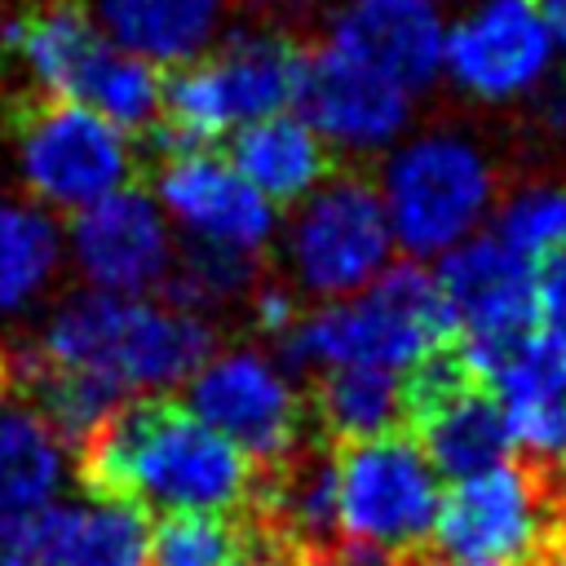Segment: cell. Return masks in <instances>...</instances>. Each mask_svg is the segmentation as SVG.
Instances as JSON below:
<instances>
[{
    "mask_svg": "<svg viewBox=\"0 0 566 566\" xmlns=\"http://www.w3.org/2000/svg\"><path fill=\"white\" fill-rule=\"evenodd\" d=\"M491 168L478 146L451 133H424L394 150L385 168V212L394 243L407 248L411 261L447 256L464 239H473L478 221L491 208Z\"/></svg>",
    "mask_w": 566,
    "mask_h": 566,
    "instance_id": "5",
    "label": "cell"
},
{
    "mask_svg": "<svg viewBox=\"0 0 566 566\" xmlns=\"http://www.w3.org/2000/svg\"><path fill=\"white\" fill-rule=\"evenodd\" d=\"M155 203L186 230V243L256 256L274 234V203H265L230 159L212 150H172L155 172Z\"/></svg>",
    "mask_w": 566,
    "mask_h": 566,
    "instance_id": "14",
    "label": "cell"
},
{
    "mask_svg": "<svg viewBox=\"0 0 566 566\" xmlns=\"http://www.w3.org/2000/svg\"><path fill=\"white\" fill-rule=\"evenodd\" d=\"M62 265V234L35 203L0 199V314L31 305Z\"/></svg>",
    "mask_w": 566,
    "mask_h": 566,
    "instance_id": "25",
    "label": "cell"
},
{
    "mask_svg": "<svg viewBox=\"0 0 566 566\" xmlns=\"http://www.w3.org/2000/svg\"><path fill=\"white\" fill-rule=\"evenodd\" d=\"M18 168L31 195L57 212H84L133 177V146L119 128L75 102H40L18 128Z\"/></svg>",
    "mask_w": 566,
    "mask_h": 566,
    "instance_id": "10",
    "label": "cell"
},
{
    "mask_svg": "<svg viewBox=\"0 0 566 566\" xmlns=\"http://www.w3.org/2000/svg\"><path fill=\"white\" fill-rule=\"evenodd\" d=\"M80 473L88 495L159 509L164 517H226L248 504L256 469L190 407L168 398L124 402L84 447Z\"/></svg>",
    "mask_w": 566,
    "mask_h": 566,
    "instance_id": "1",
    "label": "cell"
},
{
    "mask_svg": "<svg viewBox=\"0 0 566 566\" xmlns=\"http://www.w3.org/2000/svg\"><path fill=\"white\" fill-rule=\"evenodd\" d=\"M186 407L221 433L248 464H279L301 447V402L283 367L256 349L212 354L186 380Z\"/></svg>",
    "mask_w": 566,
    "mask_h": 566,
    "instance_id": "12",
    "label": "cell"
},
{
    "mask_svg": "<svg viewBox=\"0 0 566 566\" xmlns=\"http://www.w3.org/2000/svg\"><path fill=\"white\" fill-rule=\"evenodd\" d=\"M31 354L133 402L186 385L217 349L212 327L195 310H177L150 296L84 292L49 318Z\"/></svg>",
    "mask_w": 566,
    "mask_h": 566,
    "instance_id": "2",
    "label": "cell"
},
{
    "mask_svg": "<svg viewBox=\"0 0 566 566\" xmlns=\"http://www.w3.org/2000/svg\"><path fill=\"white\" fill-rule=\"evenodd\" d=\"M451 566H517L553 539V473L544 464H495L442 491L433 522Z\"/></svg>",
    "mask_w": 566,
    "mask_h": 566,
    "instance_id": "6",
    "label": "cell"
},
{
    "mask_svg": "<svg viewBox=\"0 0 566 566\" xmlns=\"http://www.w3.org/2000/svg\"><path fill=\"white\" fill-rule=\"evenodd\" d=\"M150 566H265L256 535L230 517H164L150 531Z\"/></svg>",
    "mask_w": 566,
    "mask_h": 566,
    "instance_id": "26",
    "label": "cell"
},
{
    "mask_svg": "<svg viewBox=\"0 0 566 566\" xmlns=\"http://www.w3.org/2000/svg\"><path fill=\"white\" fill-rule=\"evenodd\" d=\"M93 9L102 35L150 66L195 62L221 18V0H93Z\"/></svg>",
    "mask_w": 566,
    "mask_h": 566,
    "instance_id": "20",
    "label": "cell"
},
{
    "mask_svg": "<svg viewBox=\"0 0 566 566\" xmlns=\"http://www.w3.org/2000/svg\"><path fill=\"white\" fill-rule=\"evenodd\" d=\"M438 283L455 310V349L486 385L491 371L535 336V265L495 234H473L438 256Z\"/></svg>",
    "mask_w": 566,
    "mask_h": 566,
    "instance_id": "9",
    "label": "cell"
},
{
    "mask_svg": "<svg viewBox=\"0 0 566 566\" xmlns=\"http://www.w3.org/2000/svg\"><path fill=\"white\" fill-rule=\"evenodd\" d=\"M535 9H539V18H544L553 44L566 49V0H535Z\"/></svg>",
    "mask_w": 566,
    "mask_h": 566,
    "instance_id": "31",
    "label": "cell"
},
{
    "mask_svg": "<svg viewBox=\"0 0 566 566\" xmlns=\"http://www.w3.org/2000/svg\"><path fill=\"white\" fill-rule=\"evenodd\" d=\"M296 318H301L296 296L287 287H279V283H261V292H256V323L270 336H287L296 327Z\"/></svg>",
    "mask_w": 566,
    "mask_h": 566,
    "instance_id": "29",
    "label": "cell"
},
{
    "mask_svg": "<svg viewBox=\"0 0 566 566\" xmlns=\"http://www.w3.org/2000/svg\"><path fill=\"white\" fill-rule=\"evenodd\" d=\"M407 424L420 433L433 473L451 482L504 464L513 447L500 398L464 367L455 345L407 371Z\"/></svg>",
    "mask_w": 566,
    "mask_h": 566,
    "instance_id": "11",
    "label": "cell"
},
{
    "mask_svg": "<svg viewBox=\"0 0 566 566\" xmlns=\"http://www.w3.org/2000/svg\"><path fill=\"white\" fill-rule=\"evenodd\" d=\"M0 566H40V544H35V517L0 522Z\"/></svg>",
    "mask_w": 566,
    "mask_h": 566,
    "instance_id": "30",
    "label": "cell"
},
{
    "mask_svg": "<svg viewBox=\"0 0 566 566\" xmlns=\"http://www.w3.org/2000/svg\"><path fill=\"white\" fill-rule=\"evenodd\" d=\"M314 420L340 447L394 438L407 424V376L380 367H332L314 385Z\"/></svg>",
    "mask_w": 566,
    "mask_h": 566,
    "instance_id": "22",
    "label": "cell"
},
{
    "mask_svg": "<svg viewBox=\"0 0 566 566\" xmlns=\"http://www.w3.org/2000/svg\"><path fill=\"white\" fill-rule=\"evenodd\" d=\"M535 332L566 367V248L535 265Z\"/></svg>",
    "mask_w": 566,
    "mask_h": 566,
    "instance_id": "28",
    "label": "cell"
},
{
    "mask_svg": "<svg viewBox=\"0 0 566 566\" xmlns=\"http://www.w3.org/2000/svg\"><path fill=\"white\" fill-rule=\"evenodd\" d=\"M327 44L402 93H420L442 71L447 22L433 0H349Z\"/></svg>",
    "mask_w": 566,
    "mask_h": 566,
    "instance_id": "17",
    "label": "cell"
},
{
    "mask_svg": "<svg viewBox=\"0 0 566 566\" xmlns=\"http://www.w3.org/2000/svg\"><path fill=\"white\" fill-rule=\"evenodd\" d=\"M66 248L93 292L111 296H146L150 287H164L177 261L164 208L128 186L75 212Z\"/></svg>",
    "mask_w": 566,
    "mask_h": 566,
    "instance_id": "13",
    "label": "cell"
},
{
    "mask_svg": "<svg viewBox=\"0 0 566 566\" xmlns=\"http://www.w3.org/2000/svg\"><path fill=\"white\" fill-rule=\"evenodd\" d=\"M455 336L460 323L438 274L407 256L389 261L363 292L301 314L283 336V354L292 367L310 371L380 367L407 376L424 358L451 349Z\"/></svg>",
    "mask_w": 566,
    "mask_h": 566,
    "instance_id": "3",
    "label": "cell"
},
{
    "mask_svg": "<svg viewBox=\"0 0 566 566\" xmlns=\"http://www.w3.org/2000/svg\"><path fill=\"white\" fill-rule=\"evenodd\" d=\"M230 168L265 203H305L327 177V146L301 115H270L230 142Z\"/></svg>",
    "mask_w": 566,
    "mask_h": 566,
    "instance_id": "19",
    "label": "cell"
},
{
    "mask_svg": "<svg viewBox=\"0 0 566 566\" xmlns=\"http://www.w3.org/2000/svg\"><path fill=\"white\" fill-rule=\"evenodd\" d=\"M4 44L18 53L49 102H71L84 66L106 44V35L75 4H35L4 27Z\"/></svg>",
    "mask_w": 566,
    "mask_h": 566,
    "instance_id": "21",
    "label": "cell"
},
{
    "mask_svg": "<svg viewBox=\"0 0 566 566\" xmlns=\"http://www.w3.org/2000/svg\"><path fill=\"white\" fill-rule=\"evenodd\" d=\"M394 252V230L385 199L363 177L323 181L287 230V261L305 292L323 301H345L363 292Z\"/></svg>",
    "mask_w": 566,
    "mask_h": 566,
    "instance_id": "8",
    "label": "cell"
},
{
    "mask_svg": "<svg viewBox=\"0 0 566 566\" xmlns=\"http://www.w3.org/2000/svg\"><path fill=\"white\" fill-rule=\"evenodd\" d=\"M495 239L531 265L562 252L566 248V190L535 186V190L513 195L495 221Z\"/></svg>",
    "mask_w": 566,
    "mask_h": 566,
    "instance_id": "27",
    "label": "cell"
},
{
    "mask_svg": "<svg viewBox=\"0 0 566 566\" xmlns=\"http://www.w3.org/2000/svg\"><path fill=\"white\" fill-rule=\"evenodd\" d=\"M40 566H150V522L106 495L57 500L35 513Z\"/></svg>",
    "mask_w": 566,
    "mask_h": 566,
    "instance_id": "18",
    "label": "cell"
},
{
    "mask_svg": "<svg viewBox=\"0 0 566 566\" xmlns=\"http://www.w3.org/2000/svg\"><path fill=\"white\" fill-rule=\"evenodd\" d=\"M13 385V371H9V354H0V398H4V389Z\"/></svg>",
    "mask_w": 566,
    "mask_h": 566,
    "instance_id": "32",
    "label": "cell"
},
{
    "mask_svg": "<svg viewBox=\"0 0 566 566\" xmlns=\"http://www.w3.org/2000/svg\"><path fill=\"white\" fill-rule=\"evenodd\" d=\"M292 106L323 137V146L332 142L345 150H380L407 128L411 93L323 44L305 53Z\"/></svg>",
    "mask_w": 566,
    "mask_h": 566,
    "instance_id": "16",
    "label": "cell"
},
{
    "mask_svg": "<svg viewBox=\"0 0 566 566\" xmlns=\"http://www.w3.org/2000/svg\"><path fill=\"white\" fill-rule=\"evenodd\" d=\"M305 53L279 35H230L212 57L186 62L164 84V119L150 142L172 150H208V142L283 115L296 102Z\"/></svg>",
    "mask_w": 566,
    "mask_h": 566,
    "instance_id": "4",
    "label": "cell"
},
{
    "mask_svg": "<svg viewBox=\"0 0 566 566\" xmlns=\"http://www.w3.org/2000/svg\"><path fill=\"white\" fill-rule=\"evenodd\" d=\"M164 84L168 80L159 75V66L106 40L84 66L71 102L93 111L119 133H150L164 119Z\"/></svg>",
    "mask_w": 566,
    "mask_h": 566,
    "instance_id": "24",
    "label": "cell"
},
{
    "mask_svg": "<svg viewBox=\"0 0 566 566\" xmlns=\"http://www.w3.org/2000/svg\"><path fill=\"white\" fill-rule=\"evenodd\" d=\"M62 486V442L27 402H0V522L35 517Z\"/></svg>",
    "mask_w": 566,
    "mask_h": 566,
    "instance_id": "23",
    "label": "cell"
},
{
    "mask_svg": "<svg viewBox=\"0 0 566 566\" xmlns=\"http://www.w3.org/2000/svg\"><path fill=\"white\" fill-rule=\"evenodd\" d=\"M553 49L557 44L535 0H482L455 27H447L442 66L473 97L504 102L548 75Z\"/></svg>",
    "mask_w": 566,
    "mask_h": 566,
    "instance_id": "15",
    "label": "cell"
},
{
    "mask_svg": "<svg viewBox=\"0 0 566 566\" xmlns=\"http://www.w3.org/2000/svg\"><path fill=\"white\" fill-rule=\"evenodd\" d=\"M336 509L349 544L411 553L433 535L442 482L416 438H376L336 455Z\"/></svg>",
    "mask_w": 566,
    "mask_h": 566,
    "instance_id": "7",
    "label": "cell"
},
{
    "mask_svg": "<svg viewBox=\"0 0 566 566\" xmlns=\"http://www.w3.org/2000/svg\"><path fill=\"white\" fill-rule=\"evenodd\" d=\"M544 566H566V548H548L544 553Z\"/></svg>",
    "mask_w": 566,
    "mask_h": 566,
    "instance_id": "33",
    "label": "cell"
}]
</instances>
